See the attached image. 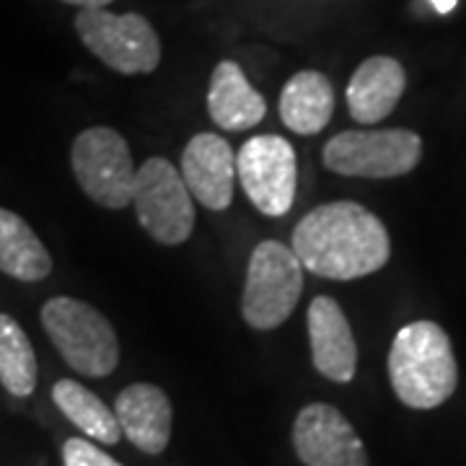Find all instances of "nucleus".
Here are the masks:
<instances>
[{"instance_id": "1", "label": "nucleus", "mask_w": 466, "mask_h": 466, "mask_svg": "<svg viewBox=\"0 0 466 466\" xmlns=\"http://www.w3.org/2000/svg\"><path fill=\"white\" fill-rule=\"evenodd\" d=\"M293 251L309 272L327 280H358L379 272L391 254L389 231L358 202H327L300 218Z\"/></svg>"}, {"instance_id": "2", "label": "nucleus", "mask_w": 466, "mask_h": 466, "mask_svg": "<svg viewBox=\"0 0 466 466\" xmlns=\"http://www.w3.org/2000/svg\"><path fill=\"white\" fill-rule=\"evenodd\" d=\"M389 379L401 404L412 410H435L449 400L459 383V368L443 327L435 321L401 327L389 350Z\"/></svg>"}, {"instance_id": "3", "label": "nucleus", "mask_w": 466, "mask_h": 466, "mask_svg": "<svg viewBox=\"0 0 466 466\" xmlns=\"http://www.w3.org/2000/svg\"><path fill=\"white\" fill-rule=\"evenodd\" d=\"M42 327L63 360L81 376L104 379L119 363L115 327L86 300L50 299L42 306Z\"/></svg>"}, {"instance_id": "4", "label": "nucleus", "mask_w": 466, "mask_h": 466, "mask_svg": "<svg viewBox=\"0 0 466 466\" xmlns=\"http://www.w3.org/2000/svg\"><path fill=\"white\" fill-rule=\"evenodd\" d=\"M303 293V265L296 251L280 241H262L251 251L247 283L241 296V314L251 329H278Z\"/></svg>"}, {"instance_id": "5", "label": "nucleus", "mask_w": 466, "mask_h": 466, "mask_svg": "<svg viewBox=\"0 0 466 466\" xmlns=\"http://www.w3.org/2000/svg\"><path fill=\"white\" fill-rule=\"evenodd\" d=\"M76 32L88 52L122 76H146L161 63V39L140 14L84 8L76 16Z\"/></svg>"}, {"instance_id": "6", "label": "nucleus", "mask_w": 466, "mask_h": 466, "mask_svg": "<svg viewBox=\"0 0 466 466\" xmlns=\"http://www.w3.org/2000/svg\"><path fill=\"white\" fill-rule=\"evenodd\" d=\"M420 158L422 140L412 130H345L324 146V167L339 177L394 179Z\"/></svg>"}, {"instance_id": "7", "label": "nucleus", "mask_w": 466, "mask_h": 466, "mask_svg": "<svg viewBox=\"0 0 466 466\" xmlns=\"http://www.w3.org/2000/svg\"><path fill=\"white\" fill-rule=\"evenodd\" d=\"M135 213L150 238L164 247L184 244L195 231V202L177 167L153 156L135 171Z\"/></svg>"}, {"instance_id": "8", "label": "nucleus", "mask_w": 466, "mask_h": 466, "mask_svg": "<svg viewBox=\"0 0 466 466\" xmlns=\"http://www.w3.org/2000/svg\"><path fill=\"white\" fill-rule=\"evenodd\" d=\"M70 167L91 200L122 210L133 202L135 167L130 146L112 127H88L70 148Z\"/></svg>"}, {"instance_id": "9", "label": "nucleus", "mask_w": 466, "mask_h": 466, "mask_svg": "<svg viewBox=\"0 0 466 466\" xmlns=\"http://www.w3.org/2000/svg\"><path fill=\"white\" fill-rule=\"evenodd\" d=\"M236 174L251 205L269 218L285 216L296 200V150L280 135H257L236 156Z\"/></svg>"}, {"instance_id": "10", "label": "nucleus", "mask_w": 466, "mask_h": 466, "mask_svg": "<svg viewBox=\"0 0 466 466\" xmlns=\"http://www.w3.org/2000/svg\"><path fill=\"white\" fill-rule=\"evenodd\" d=\"M293 446L306 466H368V453L350 420L332 404L303 407L293 425Z\"/></svg>"}, {"instance_id": "11", "label": "nucleus", "mask_w": 466, "mask_h": 466, "mask_svg": "<svg viewBox=\"0 0 466 466\" xmlns=\"http://www.w3.org/2000/svg\"><path fill=\"white\" fill-rule=\"evenodd\" d=\"M182 179L192 200L208 210H226L236 184V153L231 143L216 133L195 135L182 153Z\"/></svg>"}, {"instance_id": "12", "label": "nucleus", "mask_w": 466, "mask_h": 466, "mask_svg": "<svg viewBox=\"0 0 466 466\" xmlns=\"http://www.w3.org/2000/svg\"><path fill=\"white\" fill-rule=\"evenodd\" d=\"M309 339L314 368L324 379L337 383H350L355 379L358 345L345 311L329 296H319L309 306Z\"/></svg>"}, {"instance_id": "13", "label": "nucleus", "mask_w": 466, "mask_h": 466, "mask_svg": "<svg viewBox=\"0 0 466 466\" xmlns=\"http://www.w3.org/2000/svg\"><path fill=\"white\" fill-rule=\"evenodd\" d=\"M407 88V73L400 60L373 55L360 63L348 84L350 115L360 125H376L391 115Z\"/></svg>"}, {"instance_id": "14", "label": "nucleus", "mask_w": 466, "mask_h": 466, "mask_svg": "<svg viewBox=\"0 0 466 466\" xmlns=\"http://www.w3.org/2000/svg\"><path fill=\"white\" fill-rule=\"evenodd\" d=\"M122 433L143 453H161L171 438V401L153 383H133L115 401Z\"/></svg>"}, {"instance_id": "15", "label": "nucleus", "mask_w": 466, "mask_h": 466, "mask_svg": "<svg viewBox=\"0 0 466 466\" xmlns=\"http://www.w3.org/2000/svg\"><path fill=\"white\" fill-rule=\"evenodd\" d=\"M208 112L220 130L244 133L265 119L267 104L262 94L247 81L241 66L233 60H223L210 76Z\"/></svg>"}, {"instance_id": "16", "label": "nucleus", "mask_w": 466, "mask_h": 466, "mask_svg": "<svg viewBox=\"0 0 466 466\" xmlns=\"http://www.w3.org/2000/svg\"><path fill=\"white\" fill-rule=\"evenodd\" d=\"M334 112V88L319 70H300L280 94V116L285 127L299 135L321 133Z\"/></svg>"}, {"instance_id": "17", "label": "nucleus", "mask_w": 466, "mask_h": 466, "mask_svg": "<svg viewBox=\"0 0 466 466\" xmlns=\"http://www.w3.org/2000/svg\"><path fill=\"white\" fill-rule=\"evenodd\" d=\"M0 272L21 283H39L52 272L50 251L39 236L24 218L5 208H0Z\"/></svg>"}, {"instance_id": "18", "label": "nucleus", "mask_w": 466, "mask_h": 466, "mask_svg": "<svg viewBox=\"0 0 466 466\" xmlns=\"http://www.w3.org/2000/svg\"><path fill=\"white\" fill-rule=\"evenodd\" d=\"M52 401L88 438L99 441L104 446H116L119 443L122 428L116 422V415L91 389H86L84 383L60 379L52 386Z\"/></svg>"}, {"instance_id": "19", "label": "nucleus", "mask_w": 466, "mask_h": 466, "mask_svg": "<svg viewBox=\"0 0 466 466\" xmlns=\"http://www.w3.org/2000/svg\"><path fill=\"white\" fill-rule=\"evenodd\" d=\"M39 379L36 355L16 319L0 314V383L18 400L32 397Z\"/></svg>"}, {"instance_id": "20", "label": "nucleus", "mask_w": 466, "mask_h": 466, "mask_svg": "<svg viewBox=\"0 0 466 466\" xmlns=\"http://www.w3.org/2000/svg\"><path fill=\"white\" fill-rule=\"evenodd\" d=\"M63 464L66 466H122L109 453L96 449L91 441L84 438H70L63 446Z\"/></svg>"}, {"instance_id": "21", "label": "nucleus", "mask_w": 466, "mask_h": 466, "mask_svg": "<svg viewBox=\"0 0 466 466\" xmlns=\"http://www.w3.org/2000/svg\"><path fill=\"white\" fill-rule=\"evenodd\" d=\"M67 5H78V8H106L115 0H63Z\"/></svg>"}, {"instance_id": "22", "label": "nucleus", "mask_w": 466, "mask_h": 466, "mask_svg": "<svg viewBox=\"0 0 466 466\" xmlns=\"http://www.w3.org/2000/svg\"><path fill=\"white\" fill-rule=\"evenodd\" d=\"M431 3H433L438 14H451V11L456 8V3H459V0H431Z\"/></svg>"}]
</instances>
